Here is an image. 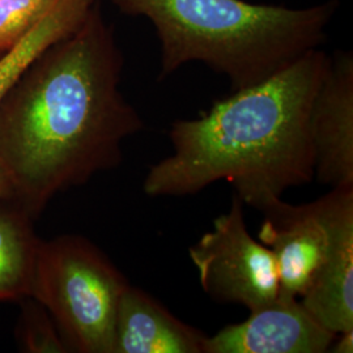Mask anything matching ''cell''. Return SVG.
<instances>
[{
  "label": "cell",
  "mask_w": 353,
  "mask_h": 353,
  "mask_svg": "<svg viewBox=\"0 0 353 353\" xmlns=\"http://www.w3.org/2000/svg\"><path fill=\"white\" fill-rule=\"evenodd\" d=\"M323 199L327 252L300 300L322 326L339 334L353 330V189H331Z\"/></svg>",
  "instance_id": "9c48e42d"
},
{
  "label": "cell",
  "mask_w": 353,
  "mask_h": 353,
  "mask_svg": "<svg viewBox=\"0 0 353 353\" xmlns=\"http://www.w3.org/2000/svg\"><path fill=\"white\" fill-rule=\"evenodd\" d=\"M123 57L96 1L0 101V164L33 217L71 188L122 163L144 122L119 84Z\"/></svg>",
  "instance_id": "6da1fadb"
},
{
  "label": "cell",
  "mask_w": 353,
  "mask_h": 353,
  "mask_svg": "<svg viewBox=\"0 0 353 353\" xmlns=\"http://www.w3.org/2000/svg\"><path fill=\"white\" fill-rule=\"evenodd\" d=\"M128 284L93 242L63 234L41 240L29 297L49 312L68 352L114 353L117 309Z\"/></svg>",
  "instance_id": "277c9868"
},
{
  "label": "cell",
  "mask_w": 353,
  "mask_h": 353,
  "mask_svg": "<svg viewBox=\"0 0 353 353\" xmlns=\"http://www.w3.org/2000/svg\"><path fill=\"white\" fill-rule=\"evenodd\" d=\"M243 203L233 194L225 214L189 248L203 290L217 303H240L252 312L280 292L272 252L249 232Z\"/></svg>",
  "instance_id": "5b68a950"
},
{
  "label": "cell",
  "mask_w": 353,
  "mask_h": 353,
  "mask_svg": "<svg viewBox=\"0 0 353 353\" xmlns=\"http://www.w3.org/2000/svg\"><path fill=\"white\" fill-rule=\"evenodd\" d=\"M336 334L322 326L300 299L278 297L241 323L205 336L203 353H325Z\"/></svg>",
  "instance_id": "52a82bcc"
},
{
  "label": "cell",
  "mask_w": 353,
  "mask_h": 353,
  "mask_svg": "<svg viewBox=\"0 0 353 353\" xmlns=\"http://www.w3.org/2000/svg\"><path fill=\"white\" fill-rule=\"evenodd\" d=\"M328 55L314 49L263 81L234 90L169 130L173 152L143 182L151 198H179L227 181L245 205L263 212L314 181L309 117Z\"/></svg>",
  "instance_id": "7a4b0ae2"
},
{
  "label": "cell",
  "mask_w": 353,
  "mask_h": 353,
  "mask_svg": "<svg viewBox=\"0 0 353 353\" xmlns=\"http://www.w3.org/2000/svg\"><path fill=\"white\" fill-rule=\"evenodd\" d=\"M96 1L54 0L26 36L0 55V101L43 51L81 24Z\"/></svg>",
  "instance_id": "7c38bea8"
},
{
  "label": "cell",
  "mask_w": 353,
  "mask_h": 353,
  "mask_svg": "<svg viewBox=\"0 0 353 353\" xmlns=\"http://www.w3.org/2000/svg\"><path fill=\"white\" fill-rule=\"evenodd\" d=\"M121 12L150 19L160 41L159 79L190 62L227 76L233 90L275 75L318 49L336 1L309 8L245 0H113Z\"/></svg>",
  "instance_id": "3957f363"
},
{
  "label": "cell",
  "mask_w": 353,
  "mask_h": 353,
  "mask_svg": "<svg viewBox=\"0 0 353 353\" xmlns=\"http://www.w3.org/2000/svg\"><path fill=\"white\" fill-rule=\"evenodd\" d=\"M328 352L352 353L353 330H348V331H343V332L336 334Z\"/></svg>",
  "instance_id": "9a60e30c"
},
{
  "label": "cell",
  "mask_w": 353,
  "mask_h": 353,
  "mask_svg": "<svg viewBox=\"0 0 353 353\" xmlns=\"http://www.w3.org/2000/svg\"><path fill=\"white\" fill-rule=\"evenodd\" d=\"M314 179L331 189H353V57H328L309 117Z\"/></svg>",
  "instance_id": "8992f818"
},
{
  "label": "cell",
  "mask_w": 353,
  "mask_h": 353,
  "mask_svg": "<svg viewBox=\"0 0 353 353\" xmlns=\"http://www.w3.org/2000/svg\"><path fill=\"white\" fill-rule=\"evenodd\" d=\"M54 0H0V55L26 36Z\"/></svg>",
  "instance_id": "5bb4252c"
},
{
  "label": "cell",
  "mask_w": 353,
  "mask_h": 353,
  "mask_svg": "<svg viewBox=\"0 0 353 353\" xmlns=\"http://www.w3.org/2000/svg\"><path fill=\"white\" fill-rule=\"evenodd\" d=\"M23 301L21 314L16 328L19 350L26 353L68 352L49 312L32 297H26Z\"/></svg>",
  "instance_id": "4fadbf2b"
},
{
  "label": "cell",
  "mask_w": 353,
  "mask_h": 353,
  "mask_svg": "<svg viewBox=\"0 0 353 353\" xmlns=\"http://www.w3.org/2000/svg\"><path fill=\"white\" fill-rule=\"evenodd\" d=\"M3 199H13V188L11 178L0 164V201Z\"/></svg>",
  "instance_id": "2e32d148"
},
{
  "label": "cell",
  "mask_w": 353,
  "mask_h": 353,
  "mask_svg": "<svg viewBox=\"0 0 353 353\" xmlns=\"http://www.w3.org/2000/svg\"><path fill=\"white\" fill-rule=\"evenodd\" d=\"M207 335L173 316L138 287L122 292L114 326V353H203Z\"/></svg>",
  "instance_id": "30bf717a"
},
{
  "label": "cell",
  "mask_w": 353,
  "mask_h": 353,
  "mask_svg": "<svg viewBox=\"0 0 353 353\" xmlns=\"http://www.w3.org/2000/svg\"><path fill=\"white\" fill-rule=\"evenodd\" d=\"M262 214L258 240L275 256L280 293L301 299L327 252L325 199L296 205L281 199Z\"/></svg>",
  "instance_id": "ba28073f"
},
{
  "label": "cell",
  "mask_w": 353,
  "mask_h": 353,
  "mask_svg": "<svg viewBox=\"0 0 353 353\" xmlns=\"http://www.w3.org/2000/svg\"><path fill=\"white\" fill-rule=\"evenodd\" d=\"M32 219L13 199L0 201V301H21L30 294L41 243Z\"/></svg>",
  "instance_id": "8fae6325"
}]
</instances>
